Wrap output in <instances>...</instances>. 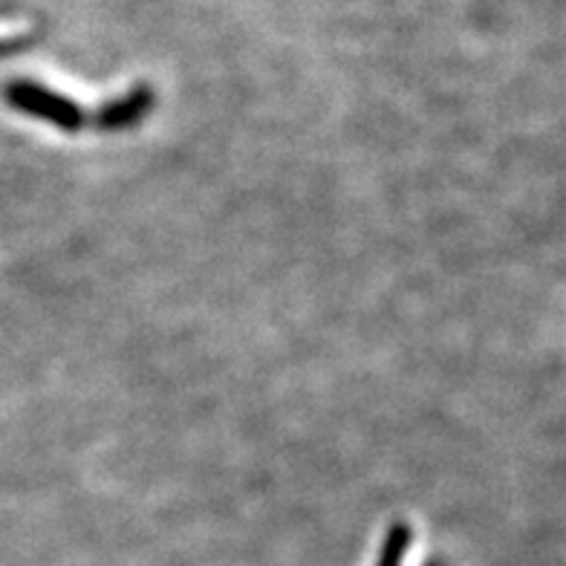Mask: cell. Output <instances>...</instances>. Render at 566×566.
<instances>
[{"instance_id": "7a4b0ae2", "label": "cell", "mask_w": 566, "mask_h": 566, "mask_svg": "<svg viewBox=\"0 0 566 566\" xmlns=\"http://www.w3.org/2000/svg\"><path fill=\"white\" fill-rule=\"evenodd\" d=\"M410 541V532L408 526H394V532H390L388 544H385V560H381L379 566H396L399 564V558H402L405 546H408Z\"/></svg>"}, {"instance_id": "6da1fadb", "label": "cell", "mask_w": 566, "mask_h": 566, "mask_svg": "<svg viewBox=\"0 0 566 566\" xmlns=\"http://www.w3.org/2000/svg\"><path fill=\"white\" fill-rule=\"evenodd\" d=\"M7 98H9V105H15L18 111L30 113V116H35V119L50 122V125L61 127V130H70V134L78 130V127L87 122L84 111H78L70 98L55 96V93H50L46 87H38V84H30V82L9 84Z\"/></svg>"}]
</instances>
